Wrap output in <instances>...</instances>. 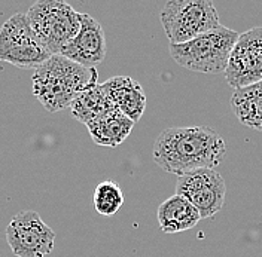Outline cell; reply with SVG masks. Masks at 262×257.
Listing matches in <instances>:
<instances>
[{"mask_svg": "<svg viewBox=\"0 0 262 257\" xmlns=\"http://www.w3.org/2000/svg\"><path fill=\"white\" fill-rule=\"evenodd\" d=\"M231 107L243 125L262 131V81L235 89L231 97Z\"/></svg>", "mask_w": 262, "mask_h": 257, "instance_id": "cell-14", "label": "cell"}, {"mask_svg": "<svg viewBox=\"0 0 262 257\" xmlns=\"http://www.w3.org/2000/svg\"><path fill=\"white\" fill-rule=\"evenodd\" d=\"M106 36L97 19L81 14V29L78 34L61 49L60 55L78 64L96 68L106 58Z\"/></svg>", "mask_w": 262, "mask_h": 257, "instance_id": "cell-10", "label": "cell"}, {"mask_svg": "<svg viewBox=\"0 0 262 257\" xmlns=\"http://www.w3.org/2000/svg\"><path fill=\"white\" fill-rule=\"evenodd\" d=\"M85 127L88 128L93 142L97 146L116 147L130 135L134 122L118 109L111 107L88 122Z\"/></svg>", "mask_w": 262, "mask_h": 257, "instance_id": "cell-12", "label": "cell"}, {"mask_svg": "<svg viewBox=\"0 0 262 257\" xmlns=\"http://www.w3.org/2000/svg\"><path fill=\"white\" fill-rule=\"evenodd\" d=\"M225 153V140L209 127L167 128L154 145L155 163L179 177L198 168L217 167Z\"/></svg>", "mask_w": 262, "mask_h": 257, "instance_id": "cell-1", "label": "cell"}, {"mask_svg": "<svg viewBox=\"0 0 262 257\" xmlns=\"http://www.w3.org/2000/svg\"><path fill=\"white\" fill-rule=\"evenodd\" d=\"M6 241L16 257H47L54 250L55 233L39 213L26 209L9 222Z\"/></svg>", "mask_w": 262, "mask_h": 257, "instance_id": "cell-7", "label": "cell"}, {"mask_svg": "<svg viewBox=\"0 0 262 257\" xmlns=\"http://www.w3.org/2000/svg\"><path fill=\"white\" fill-rule=\"evenodd\" d=\"M158 223L164 233H178L192 229L201 220L195 207L180 195L165 199L157 211Z\"/></svg>", "mask_w": 262, "mask_h": 257, "instance_id": "cell-13", "label": "cell"}, {"mask_svg": "<svg viewBox=\"0 0 262 257\" xmlns=\"http://www.w3.org/2000/svg\"><path fill=\"white\" fill-rule=\"evenodd\" d=\"M111 107H114V106L103 94L101 86L96 85V86L83 91L82 94H79L73 100V103L70 104V112L78 122L86 125L88 122H91L93 119H96L97 116H100L101 113L106 112Z\"/></svg>", "mask_w": 262, "mask_h": 257, "instance_id": "cell-15", "label": "cell"}, {"mask_svg": "<svg viewBox=\"0 0 262 257\" xmlns=\"http://www.w3.org/2000/svg\"><path fill=\"white\" fill-rule=\"evenodd\" d=\"M225 180L214 168H198L178 178L176 195L189 201L201 219L217 214L225 202Z\"/></svg>", "mask_w": 262, "mask_h": 257, "instance_id": "cell-8", "label": "cell"}, {"mask_svg": "<svg viewBox=\"0 0 262 257\" xmlns=\"http://www.w3.org/2000/svg\"><path fill=\"white\" fill-rule=\"evenodd\" d=\"M240 33L219 26L210 32L203 33L189 42L168 46L170 55L176 64L196 73L219 75L224 73L231 51Z\"/></svg>", "mask_w": 262, "mask_h": 257, "instance_id": "cell-3", "label": "cell"}, {"mask_svg": "<svg viewBox=\"0 0 262 257\" xmlns=\"http://www.w3.org/2000/svg\"><path fill=\"white\" fill-rule=\"evenodd\" d=\"M160 18L171 45L189 42L221 26L219 14L210 0H170Z\"/></svg>", "mask_w": 262, "mask_h": 257, "instance_id": "cell-5", "label": "cell"}, {"mask_svg": "<svg viewBox=\"0 0 262 257\" xmlns=\"http://www.w3.org/2000/svg\"><path fill=\"white\" fill-rule=\"evenodd\" d=\"M100 86L115 109L134 124L139 122L146 109V96L139 82L130 76H114Z\"/></svg>", "mask_w": 262, "mask_h": 257, "instance_id": "cell-11", "label": "cell"}, {"mask_svg": "<svg viewBox=\"0 0 262 257\" xmlns=\"http://www.w3.org/2000/svg\"><path fill=\"white\" fill-rule=\"evenodd\" d=\"M96 68L67 60L63 55H51L32 76L33 94L51 113L70 107L83 91L98 85Z\"/></svg>", "mask_w": 262, "mask_h": 257, "instance_id": "cell-2", "label": "cell"}, {"mask_svg": "<svg viewBox=\"0 0 262 257\" xmlns=\"http://www.w3.org/2000/svg\"><path fill=\"white\" fill-rule=\"evenodd\" d=\"M26 15L34 36L51 55H60L81 29V12H76L66 2H36Z\"/></svg>", "mask_w": 262, "mask_h": 257, "instance_id": "cell-4", "label": "cell"}, {"mask_svg": "<svg viewBox=\"0 0 262 257\" xmlns=\"http://www.w3.org/2000/svg\"><path fill=\"white\" fill-rule=\"evenodd\" d=\"M93 205L100 216L112 217L124 205V193L112 180L98 183L93 195Z\"/></svg>", "mask_w": 262, "mask_h": 257, "instance_id": "cell-16", "label": "cell"}, {"mask_svg": "<svg viewBox=\"0 0 262 257\" xmlns=\"http://www.w3.org/2000/svg\"><path fill=\"white\" fill-rule=\"evenodd\" d=\"M224 75L234 89H243L262 81V27L238 34Z\"/></svg>", "mask_w": 262, "mask_h": 257, "instance_id": "cell-9", "label": "cell"}, {"mask_svg": "<svg viewBox=\"0 0 262 257\" xmlns=\"http://www.w3.org/2000/svg\"><path fill=\"white\" fill-rule=\"evenodd\" d=\"M49 57L51 54L34 36L24 12L11 16L0 29V61L36 70Z\"/></svg>", "mask_w": 262, "mask_h": 257, "instance_id": "cell-6", "label": "cell"}]
</instances>
